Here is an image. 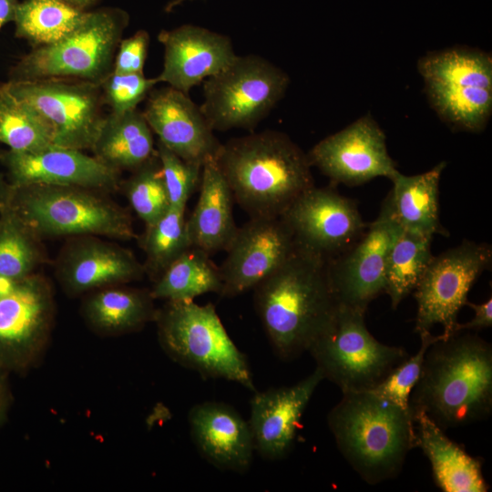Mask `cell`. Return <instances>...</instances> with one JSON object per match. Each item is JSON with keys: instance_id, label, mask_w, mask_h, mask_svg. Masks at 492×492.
Masks as SVG:
<instances>
[{"instance_id": "6da1fadb", "label": "cell", "mask_w": 492, "mask_h": 492, "mask_svg": "<svg viewBox=\"0 0 492 492\" xmlns=\"http://www.w3.org/2000/svg\"><path fill=\"white\" fill-rule=\"evenodd\" d=\"M253 290L256 313L282 360L308 352L336 320L339 303L327 262L297 248Z\"/></svg>"}, {"instance_id": "7a4b0ae2", "label": "cell", "mask_w": 492, "mask_h": 492, "mask_svg": "<svg viewBox=\"0 0 492 492\" xmlns=\"http://www.w3.org/2000/svg\"><path fill=\"white\" fill-rule=\"evenodd\" d=\"M409 411H423L445 431L487 418L492 411V347L457 333L427 349Z\"/></svg>"}, {"instance_id": "3957f363", "label": "cell", "mask_w": 492, "mask_h": 492, "mask_svg": "<svg viewBox=\"0 0 492 492\" xmlns=\"http://www.w3.org/2000/svg\"><path fill=\"white\" fill-rule=\"evenodd\" d=\"M215 161L234 201L251 218L280 217L314 186L308 155L289 136L276 130L221 143Z\"/></svg>"}, {"instance_id": "277c9868", "label": "cell", "mask_w": 492, "mask_h": 492, "mask_svg": "<svg viewBox=\"0 0 492 492\" xmlns=\"http://www.w3.org/2000/svg\"><path fill=\"white\" fill-rule=\"evenodd\" d=\"M327 423L340 453L370 485L395 477L416 447L410 412L371 391L343 393Z\"/></svg>"}, {"instance_id": "5b68a950", "label": "cell", "mask_w": 492, "mask_h": 492, "mask_svg": "<svg viewBox=\"0 0 492 492\" xmlns=\"http://www.w3.org/2000/svg\"><path fill=\"white\" fill-rule=\"evenodd\" d=\"M42 240L97 236L138 238L130 213L105 192L77 186L32 184L13 187L7 207Z\"/></svg>"}, {"instance_id": "8992f818", "label": "cell", "mask_w": 492, "mask_h": 492, "mask_svg": "<svg viewBox=\"0 0 492 492\" xmlns=\"http://www.w3.org/2000/svg\"><path fill=\"white\" fill-rule=\"evenodd\" d=\"M155 322L161 347L176 363L204 378H222L256 391L247 358L212 303L166 301Z\"/></svg>"}, {"instance_id": "52a82bcc", "label": "cell", "mask_w": 492, "mask_h": 492, "mask_svg": "<svg viewBox=\"0 0 492 492\" xmlns=\"http://www.w3.org/2000/svg\"><path fill=\"white\" fill-rule=\"evenodd\" d=\"M128 23V12L118 7L87 11L66 37L33 47L23 56L10 68L7 81L65 78L100 84L113 71L117 49Z\"/></svg>"}, {"instance_id": "ba28073f", "label": "cell", "mask_w": 492, "mask_h": 492, "mask_svg": "<svg viewBox=\"0 0 492 492\" xmlns=\"http://www.w3.org/2000/svg\"><path fill=\"white\" fill-rule=\"evenodd\" d=\"M438 117L453 128L480 132L492 114V57L470 47L430 52L417 62Z\"/></svg>"}, {"instance_id": "9c48e42d", "label": "cell", "mask_w": 492, "mask_h": 492, "mask_svg": "<svg viewBox=\"0 0 492 492\" xmlns=\"http://www.w3.org/2000/svg\"><path fill=\"white\" fill-rule=\"evenodd\" d=\"M200 106L213 130L253 129L284 97L286 72L256 55L236 56L203 82Z\"/></svg>"}, {"instance_id": "30bf717a", "label": "cell", "mask_w": 492, "mask_h": 492, "mask_svg": "<svg viewBox=\"0 0 492 492\" xmlns=\"http://www.w3.org/2000/svg\"><path fill=\"white\" fill-rule=\"evenodd\" d=\"M365 312L339 306L333 325L308 352L323 379L342 391H369L408 357L405 348L377 341L368 331Z\"/></svg>"}, {"instance_id": "8fae6325", "label": "cell", "mask_w": 492, "mask_h": 492, "mask_svg": "<svg viewBox=\"0 0 492 492\" xmlns=\"http://www.w3.org/2000/svg\"><path fill=\"white\" fill-rule=\"evenodd\" d=\"M0 88L37 112L49 127L54 145L91 149L104 118L99 84L47 78L7 81Z\"/></svg>"}, {"instance_id": "7c38bea8", "label": "cell", "mask_w": 492, "mask_h": 492, "mask_svg": "<svg viewBox=\"0 0 492 492\" xmlns=\"http://www.w3.org/2000/svg\"><path fill=\"white\" fill-rule=\"evenodd\" d=\"M491 262V245L470 241L434 256L413 292L417 304L415 332L427 333L440 324L446 339L456 334L458 313Z\"/></svg>"}, {"instance_id": "4fadbf2b", "label": "cell", "mask_w": 492, "mask_h": 492, "mask_svg": "<svg viewBox=\"0 0 492 492\" xmlns=\"http://www.w3.org/2000/svg\"><path fill=\"white\" fill-rule=\"evenodd\" d=\"M54 315L53 291L44 275L0 282V364L10 373L31 367L47 344Z\"/></svg>"}, {"instance_id": "5bb4252c", "label": "cell", "mask_w": 492, "mask_h": 492, "mask_svg": "<svg viewBox=\"0 0 492 492\" xmlns=\"http://www.w3.org/2000/svg\"><path fill=\"white\" fill-rule=\"evenodd\" d=\"M280 217L291 230L297 249L326 262L353 246L367 227L355 201L332 188L313 186Z\"/></svg>"}, {"instance_id": "9a60e30c", "label": "cell", "mask_w": 492, "mask_h": 492, "mask_svg": "<svg viewBox=\"0 0 492 492\" xmlns=\"http://www.w3.org/2000/svg\"><path fill=\"white\" fill-rule=\"evenodd\" d=\"M401 229L388 193L378 216L367 224L360 239L327 262L330 284L339 306L366 312L369 303L384 292L388 253Z\"/></svg>"}, {"instance_id": "2e32d148", "label": "cell", "mask_w": 492, "mask_h": 492, "mask_svg": "<svg viewBox=\"0 0 492 492\" xmlns=\"http://www.w3.org/2000/svg\"><path fill=\"white\" fill-rule=\"evenodd\" d=\"M307 155L334 185L359 186L377 177L392 180L399 172L388 154L385 134L370 114L327 136Z\"/></svg>"}, {"instance_id": "e0dca14e", "label": "cell", "mask_w": 492, "mask_h": 492, "mask_svg": "<svg viewBox=\"0 0 492 492\" xmlns=\"http://www.w3.org/2000/svg\"><path fill=\"white\" fill-rule=\"evenodd\" d=\"M292 233L281 217L251 218L225 250L219 267L222 297H235L276 271L295 251Z\"/></svg>"}, {"instance_id": "ac0fdd59", "label": "cell", "mask_w": 492, "mask_h": 492, "mask_svg": "<svg viewBox=\"0 0 492 492\" xmlns=\"http://www.w3.org/2000/svg\"><path fill=\"white\" fill-rule=\"evenodd\" d=\"M12 187L32 184L77 186L105 193L120 190V172L84 150L51 145L35 152L0 151Z\"/></svg>"}, {"instance_id": "d6986e66", "label": "cell", "mask_w": 492, "mask_h": 492, "mask_svg": "<svg viewBox=\"0 0 492 492\" xmlns=\"http://www.w3.org/2000/svg\"><path fill=\"white\" fill-rule=\"evenodd\" d=\"M97 236L71 237L56 261V276L69 295L138 281L146 275L131 251Z\"/></svg>"}, {"instance_id": "ffe728a7", "label": "cell", "mask_w": 492, "mask_h": 492, "mask_svg": "<svg viewBox=\"0 0 492 492\" xmlns=\"http://www.w3.org/2000/svg\"><path fill=\"white\" fill-rule=\"evenodd\" d=\"M143 115L159 142L182 159L202 166L215 159L221 143L200 107L169 86L151 90Z\"/></svg>"}, {"instance_id": "44dd1931", "label": "cell", "mask_w": 492, "mask_h": 492, "mask_svg": "<svg viewBox=\"0 0 492 492\" xmlns=\"http://www.w3.org/2000/svg\"><path fill=\"white\" fill-rule=\"evenodd\" d=\"M158 40L164 49L158 82L186 94L224 69L237 56L230 37L190 24L162 30Z\"/></svg>"}, {"instance_id": "7402d4cb", "label": "cell", "mask_w": 492, "mask_h": 492, "mask_svg": "<svg viewBox=\"0 0 492 492\" xmlns=\"http://www.w3.org/2000/svg\"><path fill=\"white\" fill-rule=\"evenodd\" d=\"M323 380L315 370L291 386L254 393L251 400L249 425L255 451L266 460L285 457L291 451L302 416Z\"/></svg>"}, {"instance_id": "603a6c76", "label": "cell", "mask_w": 492, "mask_h": 492, "mask_svg": "<svg viewBox=\"0 0 492 492\" xmlns=\"http://www.w3.org/2000/svg\"><path fill=\"white\" fill-rule=\"evenodd\" d=\"M191 438L200 454L221 470L245 473L255 451L249 422L220 402L195 405L189 412Z\"/></svg>"}, {"instance_id": "cb8c5ba5", "label": "cell", "mask_w": 492, "mask_h": 492, "mask_svg": "<svg viewBox=\"0 0 492 492\" xmlns=\"http://www.w3.org/2000/svg\"><path fill=\"white\" fill-rule=\"evenodd\" d=\"M415 446L430 462L436 485L444 492H487L480 459L451 440L423 411L412 414Z\"/></svg>"}, {"instance_id": "d4e9b609", "label": "cell", "mask_w": 492, "mask_h": 492, "mask_svg": "<svg viewBox=\"0 0 492 492\" xmlns=\"http://www.w3.org/2000/svg\"><path fill=\"white\" fill-rule=\"evenodd\" d=\"M200 184L199 200L187 226L191 246L210 255L225 251L236 234L234 199L215 159L202 165Z\"/></svg>"}, {"instance_id": "484cf974", "label": "cell", "mask_w": 492, "mask_h": 492, "mask_svg": "<svg viewBox=\"0 0 492 492\" xmlns=\"http://www.w3.org/2000/svg\"><path fill=\"white\" fill-rule=\"evenodd\" d=\"M90 150L118 172L133 171L156 154L153 132L138 108L105 115Z\"/></svg>"}, {"instance_id": "4316f807", "label": "cell", "mask_w": 492, "mask_h": 492, "mask_svg": "<svg viewBox=\"0 0 492 492\" xmlns=\"http://www.w3.org/2000/svg\"><path fill=\"white\" fill-rule=\"evenodd\" d=\"M150 290L114 285L90 292L83 302L86 322L106 335L136 332L155 321L158 309Z\"/></svg>"}, {"instance_id": "83f0119b", "label": "cell", "mask_w": 492, "mask_h": 492, "mask_svg": "<svg viewBox=\"0 0 492 492\" xmlns=\"http://www.w3.org/2000/svg\"><path fill=\"white\" fill-rule=\"evenodd\" d=\"M446 163L414 176L398 172L390 190L395 217L405 231L433 238L448 236L439 219V182Z\"/></svg>"}, {"instance_id": "f1b7e54d", "label": "cell", "mask_w": 492, "mask_h": 492, "mask_svg": "<svg viewBox=\"0 0 492 492\" xmlns=\"http://www.w3.org/2000/svg\"><path fill=\"white\" fill-rule=\"evenodd\" d=\"M210 254L190 247L175 260L154 282L152 297L165 301H194L200 295L220 293L219 267Z\"/></svg>"}, {"instance_id": "f546056e", "label": "cell", "mask_w": 492, "mask_h": 492, "mask_svg": "<svg viewBox=\"0 0 492 492\" xmlns=\"http://www.w3.org/2000/svg\"><path fill=\"white\" fill-rule=\"evenodd\" d=\"M87 12L63 0H23L16 9L15 35L33 47L50 45L76 29Z\"/></svg>"}, {"instance_id": "4dcf8cb0", "label": "cell", "mask_w": 492, "mask_h": 492, "mask_svg": "<svg viewBox=\"0 0 492 492\" xmlns=\"http://www.w3.org/2000/svg\"><path fill=\"white\" fill-rule=\"evenodd\" d=\"M432 240L403 229L395 237L387 257L384 290L393 309L414 292L434 257Z\"/></svg>"}, {"instance_id": "1f68e13d", "label": "cell", "mask_w": 492, "mask_h": 492, "mask_svg": "<svg viewBox=\"0 0 492 492\" xmlns=\"http://www.w3.org/2000/svg\"><path fill=\"white\" fill-rule=\"evenodd\" d=\"M46 260L42 239L8 209L0 213V282L37 272Z\"/></svg>"}, {"instance_id": "d6a6232c", "label": "cell", "mask_w": 492, "mask_h": 492, "mask_svg": "<svg viewBox=\"0 0 492 492\" xmlns=\"http://www.w3.org/2000/svg\"><path fill=\"white\" fill-rule=\"evenodd\" d=\"M185 210L186 208L169 207L161 218L145 226L144 233L138 237L145 252L143 265L146 274L153 282L191 247Z\"/></svg>"}, {"instance_id": "836d02e7", "label": "cell", "mask_w": 492, "mask_h": 492, "mask_svg": "<svg viewBox=\"0 0 492 492\" xmlns=\"http://www.w3.org/2000/svg\"><path fill=\"white\" fill-rule=\"evenodd\" d=\"M0 144L17 152H35L54 145L51 130L37 112L1 88Z\"/></svg>"}, {"instance_id": "e575fe53", "label": "cell", "mask_w": 492, "mask_h": 492, "mask_svg": "<svg viewBox=\"0 0 492 492\" xmlns=\"http://www.w3.org/2000/svg\"><path fill=\"white\" fill-rule=\"evenodd\" d=\"M120 189L145 226L154 223L170 207L157 153L133 170Z\"/></svg>"}, {"instance_id": "d590c367", "label": "cell", "mask_w": 492, "mask_h": 492, "mask_svg": "<svg viewBox=\"0 0 492 492\" xmlns=\"http://www.w3.org/2000/svg\"><path fill=\"white\" fill-rule=\"evenodd\" d=\"M419 336L421 344L417 353L405 359L369 390L408 412L409 397L419 380L427 349L435 342L446 339L443 334L435 336L431 332L420 333Z\"/></svg>"}, {"instance_id": "8d00e7d4", "label": "cell", "mask_w": 492, "mask_h": 492, "mask_svg": "<svg viewBox=\"0 0 492 492\" xmlns=\"http://www.w3.org/2000/svg\"><path fill=\"white\" fill-rule=\"evenodd\" d=\"M156 153L170 207L186 208L190 197L200 183L202 166L182 159L159 141Z\"/></svg>"}, {"instance_id": "74e56055", "label": "cell", "mask_w": 492, "mask_h": 492, "mask_svg": "<svg viewBox=\"0 0 492 492\" xmlns=\"http://www.w3.org/2000/svg\"><path fill=\"white\" fill-rule=\"evenodd\" d=\"M159 84L157 77H147L144 73H110L99 85L103 102L110 112L122 113L136 109Z\"/></svg>"}, {"instance_id": "f35d334b", "label": "cell", "mask_w": 492, "mask_h": 492, "mask_svg": "<svg viewBox=\"0 0 492 492\" xmlns=\"http://www.w3.org/2000/svg\"><path fill=\"white\" fill-rule=\"evenodd\" d=\"M149 46V35L138 30L128 38H122L115 56L113 73H144Z\"/></svg>"}, {"instance_id": "ab89813d", "label": "cell", "mask_w": 492, "mask_h": 492, "mask_svg": "<svg viewBox=\"0 0 492 492\" xmlns=\"http://www.w3.org/2000/svg\"><path fill=\"white\" fill-rule=\"evenodd\" d=\"M466 305L469 306L475 313L474 318L466 323H457L456 333L462 331H478L492 326V298L490 297L485 302L473 303L469 301Z\"/></svg>"}, {"instance_id": "60d3db41", "label": "cell", "mask_w": 492, "mask_h": 492, "mask_svg": "<svg viewBox=\"0 0 492 492\" xmlns=\"http://www.w3.org/2000/svg\"><path fill=\"white\" fill-rule=\"evenodd\" d=\"M10 372L0 364V423L6 415L11 402V392L8 383Z\"/></svg>"}, {"instance_id": "b9f144b4", "label": "cell", "mask_w": 492, "mask_h": 492, "mask_svg": "<svg viewBox=\"0 0 492 492\" xmlns=\"http://www.w3.org/2000/svg\"><path fill=\"white\" fill-rule=\"evenodd\" d=\"M18 4V0H0V30L5 24L15 21Z\"/></svg>"}, {"instance_id": "7bdbcfd3", "label": "cell", "mask_w": 492, "mask_h": 492, "mask_svg": "<svg viewBox=\"0 0 492 492\" xmlns=\"http://www.w3.org/2000/svg\"><path fill=\"white\" fill-rule=\"evenodd\" d=\"M13 187L7 179L0 172V213L5 211L10 202Z\"/></svg>"}, {"instance_id": "ee69618b", "label": "cell", "mask_w": 492, "mask_h": 492, "mask_svg": "<svg viewBox=\"0 0 492 492\" xmlns=\"http://www.w3.org/2000/svg\"><path fill=\"white\" fill-rule=\"evenodd\" d=\"M63 1L79 9L87 10L90 6L95 5L98 0H63Z\"/></svg>"}, {"instance_id": "f6af8a7d", "label": "cell", "mask_w": 492, "mask_h": 492, "mask_svg": "<svg viewBox=\"0 0 492 492\" xmlns=\"http://www.w3.org/2000/svg\"><path fill=\"white\" fill-rule=\"evenodd\" d=\"M186 1H190V0H171L166 5L165 12H167V13L171 12L174 8H176L177 6L182 5Z\"/></svg>"}]
</instances>
